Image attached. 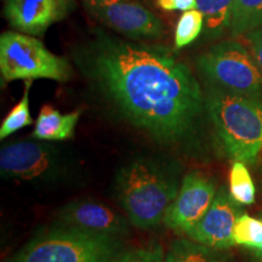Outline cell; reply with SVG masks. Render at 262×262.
I'll use <instances>...</instances> for the list:
<instances>
[{
	"mask_svg": "<svg viewBox=\"0 0 262 262\" xmlns=\"http://www.w3.org/2000/svg\"><path fill=\"white\" fill-rule=\"evenodd\" d=\"M72 57L91 91L122 122L165 148L201 155L204 90L168 47L94 28Z\"/></svg>",
	"mask_w": 262,
	"mask_h": 262,
	"instance_id": "6da1fadb",
	"label": "cell"
},
{
	"mask_svg": "<svg viewBox=\"0 0 262 262\" xmlns=\"http://www.w3.org/2000/svg\"><path fill=\"white\" fill-rule=\"evenodd\" d=\"M180 173L178 162L156 156H139L118 169L113 194L134 227L149 231L163 224L181 186Z\"/></svg>",
	"mask_w": 262,
	"mask_h": 262,
	"instance_id": "7a4b0ae2",
	"label": "cell"
},
{
	"mask_svg": "<svg viewBox=\"0 0 262 262\" xmlns=\"http://www.w3.org/2000/svg\"><path fill=\"white\" fill-rule=\"evenodd\" d=\"M205 111L225 155L255 166L262 159V98L205 85Z\"/></svg>",
	"mask_w": 262,
	"mask_h": 262,
	"instance_id": "3957f363",
	"label": "cell"
},
{
	"mask_svg": "<svg viewBox=\"0 0 262 262\" xmlns=\"http://www.w3.org/2000/svg\"><path fill=\"white\" fill-rule=\"evenodd\" d=\"M77 171L73 156L50 141H9L0 149V173L6 181L58 187L73 181Z\"/></svg>",
	"mask_w": 262,
	"mask_h": 262,
	"instance_id": "277c9868",
	"label": "cell"
},
{
	"mask_svg": "<svg viewBox=\"0 0 262 262\" xmlns=\"http://www.w3.org/2000/svg\"><path fill=\"white\" fill-rule=\"evenodd\" d=\"M122 251V238L55 224L5 262H112Z\"/></svg>",
	"mask_w": 262,
	"mask_h": 262,
	"instance_id": "5b68a950",
	"label": "cell"
},
{
	"mask_svg": "<svg viewBox=\"0 0 262 262\" xmlns=\"http://www.w3.org/2000/svg\"><path fill=\"white\" fill-rule=\"evenodd\" d=\"M195 67L205 85L262 98V71L242 42L224 40L212 45L196 57Z\"/></svg>",
	"mask_w": 262,
	"mask_h": 262,
	"instance_id": "8992f818",
	"label": "cell"
},
{
	"mask_svg": "<svg viewBox=\"0 0 262 262\" xmlns=\"http://www.w3.org/2000/svg\"><path fill=\"white\" fill-rule=\"evenodd\" d=\"M0 73L6 83L34 79L66 83L73 68L67 58L52 54L33 35L8 31L0 35Z\"/></svg>",
	"mask_w": 262,
	"mask_h": 262,
	"instance_id": "52a82bcc",
	"label": "cell"
},
{
	"mask_svg": "<svg viewBox=\"0 0 262 262\" xmlns=\"http://www.w3.org/2000/svg\"><path fill=\"white\" fill-rule=\"evenodd\" d=\"M85 10L106 27L133 40H155L163 37L158 16L136 2H83Z\"/></svg>",
	"mask_w": 262,
	"mask_h": 262,
	"instance_id": "ba28073f",
	"label": "cell"
},
{
	"mask_svg": "<svg viewBox=\"0 0 262 262\" xmlns=\"http://www.w3.org/2000/svg\"><path fill=\"white\" fill-rule=\"evenodd\" d=\"M217 187L214 179L202 171H189L182 178L175 201L164 216L163 225L186 234L202 220L214 202Z\"/></svg>",
	"mask_w": 262,
	"mask_h": 262,
	"instance_id": "9c48e42d",
	"label": "cell"
},
{
	"mask_svg": "<svg viewBox=\"0 0 262 262\" xmlns=\"http://www.w3.org/2000/svg\"><path fill=\"white\" fill-rule=\"evenodd\" d=\"M243 212L242 205L232 198L225 186H221L209 210L185 235L216 250H228L235 245L233 228L235 221Z\"/></svg>",
	"mask_w": 262,
	"mask_h": 262,
	"instance_id": "30bf717a",
	"label": "cell"
},
{
	"mask_svg": "<svg viewBox=\"0 0 262 262\" xmlns=\"http://www.w3.org/2000/svg\"><path fill=\"white\" fill-rule=\"evenodd\" d=\"M75 9V0H5L3 12L15 31L39 37Z\"/></svg>",
	"mask_w": 262,
	"mask_h": 262,
	"instance_id": "8fae6325",
	"label": "cell"
},
{
	"mask_svg": "<svg viewBox=\"0 0 262 262\" xmlns=\"http://www.w3.org/2000/svg\"><path fill=\"white\" fill-rule=\"evenodd\" d=\"M56 224L117 238L130 234V226H133L125 216L94 199L67 203L57 211Z\"/></svg>",
	"mask_w": 262,
	"mask_h": 262,
	"instance_id": "7c38bea8",
	"label": "cell"
},
{
	"mask_svg": "<svg viewBox=\"0 0 262 262\" xmlns=\"http://www.w3.org/2000/svg\"><path fill=\"white\" fill-rule=\"evenodd\" d=\"M80 114L81 110L62 114L50 104H44L35 120L32 137L50 142L70 140L74 136Z\"/></svg>",
	"mask_w": 262,
	"mask_h": 262,
	"instance_id": "4fadbf2b",
	"label": "cell"
},
{
	"mask_svg": "<svg viewBox=\"0 0 262 262\" xmlns=\"http://www.w3.org/2000/svg\"><path fill=\"white\" fill-rule=\"evenodd\" d=\"M165 262H229V258L224 250H216L186 237L169 244Z\"/></svg>",
	"mask_w": 262,
	"mask_h": 262,
	"instance_id": "5bb4252c",
	"label": "cell"
},
{
	"mask_svg": "<svg viewBox=\"0 0 262 262\" xmlns=\"http://www.w3.org/2000/svg\"><path fill=\"white\" fill-rule=\"evenodd\" d=\"M235 0H196V9L204 16V37L212 40L229 29Z\"/></svg>",
	"mask_w": 262,
	"mask_h": 262,
	"instance_id": "9a60e30c",
	"label": "cell"
},
{
	"mask_svg": "<svg viewBox=\"0 0 262 262\" xmlns=\"http://www.w3.org/2000/svg\"><path fill=\"white\" fill-rule=\"evenodd\" d=\"M262 28V0H235L229 29L233 37Z\"/></svg>",
	"mask_w": 262,
	"mask_h": 262,
	"instance_id": "2e32d148",
	"label": "cell"
},
{
	"mask_svg": "<svg viewBox=\"0 0 262 262\" xmlns=\"http://www.w3.org/2000/svg\"><path fill=\"white\" fill-rule=\"evenodd\" d=\"M229 193L241 205H250L255 202V185L247 164L235 160L229 172Z\"/></svg>",
	"mask_w": 262,
	"mask_h": 262,
	"instance_id": "e0dca14e",
	"label": "cell"
},
{
	"mask_svg": "<svg viewBox=\"0 0 262 262\" xmlns=\"http://www.w3.org/2000/svg\"><path fill=\"white\" fill-rule=\"evenodd\" d=\"M32 80H26V88L24 96L19 102L12 107L8 116L4 118L0 125V139L5 140L18 130L24 129L33 124V118L29 112V89H31Z\"/></svg>",
	"mask_w": 262,
	"mask_h": 262,
	"instance_id": "ac0fdd59",
	"label": "cell"
},
{
	"mask_svg": "<svg viewBox=\"0 0 262 262\" xmlns=\"http://www.w3.org/2000/svg\"><path fill=\"white\" fill-rule=\"evenodd\" d=\"M233 239L235 245L255 250L262 247V220L260 217L243 212L235 221L233 228Z\"/></svg>",
	"mask_w": 262,
	"mask_h": 262,
	"instance_id": "d6986e66",
	"label": "cell"
},
{
	"mask_svg": "<svg viewBox=\"0 0 262 262\" xmlns=\"http://www.w3.org/2000/svg\"><path fill=\"white\" fill-rule=\"evenodd\" d=\"M204 29V16L198 9L183 12L175 29V47L182 49L192 44Z\"/></svg>",
	"mask_w": 262,
	"mask_h": 262,
	"instance_id": "ffe728a7",
	"label": "cell"
},
{
	"mask_svg": "<svg viewBox=\"0 0 262 262\" xmlns=\"http://www.w3.org/2000/svg\"><path fill=\"white\" fill-rule=\"evenodd\" d=\"M112 262H165V253L162 244L155 241L143 247L122 251Z\"/></svg>",
	"mask_w": 262,
	"mask_h": 262,
	"instance_id": "44dd1931",
	"label": "cell"
},
{
	"mask_svg": "<svg viewBox=\"0 0 262 262\" xmlns=\"http://www.w3.org/2000/svg\"><path fill=\"white\" fill-rule=\"evenodd\" d=\"M244 38L248 41L249 50L251 51V54H253V56L262 71V28L248 32L247 34H244Z\"/></svg>",
	"mask_w": 262,
	"mask_h": 262,
	"instance_id": "7402d4cb",
	"label": "cell"
},
{
	"mask_svg": "<svg viewBox=\"0 0 262 262\" xmlns=\"http://www.w3.org/2000/svg\"><path fill=\"white\" fill-rule=\"evenodd\" d=\"M156 4L164 11H189L196 9V0H156Z\"/></svg>",
	"mask_w": 262,
	"mask_h": 262,
	"instance_id": "603a6c76",
	"label": "cell"
},
{
	"mask_svg": "<svg viewBox=\"0 0 262 262\" xmlns=\"http://www.w3.org/2000/svg\"><path fill=\"white\" fill-rule=\"evenodd\" d=\"M258 217L262 220V211L258 214ZM251 254H253V256L256 258L258 262H262V247L258 249H255V250H251Z\"/></svg>",
	"mask_w": 262,
	"mask_h": 262,
	"instance_id": "cb8c5ba5",
	"label": "cell"
},
{
	"mask_svg": "<svg viewBox=\"0 0 262 262\" xmlns=\"http://www.w3.org/2000/svg\"><path fill=\"white\" fill-rule=\"evenodd\" d=\"M83 2H94V3H113V2H135V0H83Z\"/></svg>",
	"mask_w": 262,
	"mask_h": 262,
	"instance_id": "d4e9b609",
	"label": "cell"
}]
</instances>
